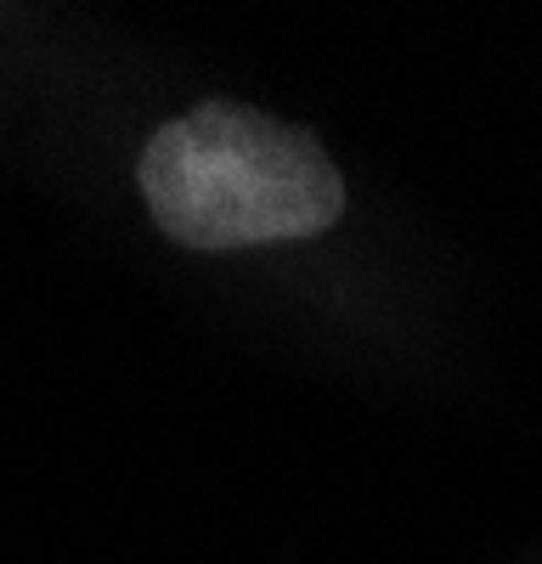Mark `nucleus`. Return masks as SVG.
<instances>
[{"label":"nucleus","instance_id":"f257e3e1","mask_svg":"<svg viewBox=\"0 0 542 564\" xmlns=\"http://www.w3.org/2000/svg\"><path fill=\"white\" fill-rule=\"evenodd\" d=\"M164 238L187 249L300 243L345 209V181L316 141L238 102L170 119L136 164Z\"/></svg>","mask_w":542,"mask_h":564}]
</instances>
